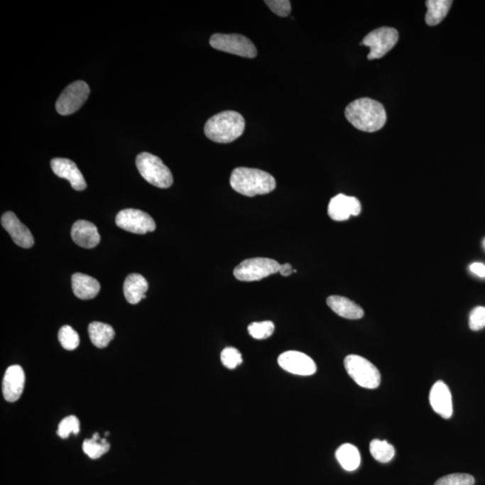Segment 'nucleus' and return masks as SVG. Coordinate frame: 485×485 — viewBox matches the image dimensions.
Wrapping results in <instances>:
<instances>
[{
	"instance_id": "f257e3e1",
	"label": "nucleus",
	"mask_w": 485,
	"mask_h": 485,
	"mask_svg": "<svg viewBox=\"0 0 485 485\" xmlns=\"http://www.w3.org/2000/svg\"><path fill=\"white\" fill-rule=\"evenodd\" d=\"M345 116L352 126L365 132L378 131L386 123V113L383 104L368 97L359 98L348 104Z\"/></svg>"
},
{
	"instance_id": "f03ea898",
	"label": "nucleus",
	"mask_w": 485,
	"mask_h": 485,
	"mask_svg": "<svg viewBox=\"0 0 485 485\" xmlns=\"http://www.w3.org/2000/svg\"><path fill=\"white\" fill-rule=\"evenodd\" d=\"M230 185L247 197L267 195L276 188V181L269 173L260 169L237 168L230 176Z\"/></svg>"
},
{
	"instance_id": "7ed1b4c3",
	"label": "nucleus",
	"mask_w": 485,
	"mask_h": 485,
	"mask_svg": "<svg viewBox=\"0 0 485 485\" xmlns=\"http://www.w3.org/2000/svg\"><path fill=\"white\" fill-rule=\"evenodd\" d=\"M245 119L235 111H225L209 118L205 126L207 138L217 143H230L243 135Z\"/></svg>"
},
{
	"instance_id": "20e7f679",
	"label": "nucleus",
	"mask_w": 485,
	"mask_h": 485,
	"mask_svg": "<svg viewBox=\"0 0 485 485\" xmlns=\"http://www.w3.org/2000/svg\"><path fill=\"white\" fill-rule=\"evenodd\" d=\"M136 165L142 178L158 188H169L174 182L170 169L157 156L143 152L136 158Z\"/></svg>"
},
{
	"instance_id": "39448f33",
	"label": "nucleus",
	"mask_w": 485,
	"mask_h": 485,
	"mask_svg": "<svg viewBox=\"0 0 485 485\" xmlns=\"http://www.w3.org/2000/svg\"><path fill=\"white\" fill-rule=\"evenodd\" d=\"M349 376L361 388L375 389L381 383V375L374 364L359 355H349L344 359Z\"/></svg>"
},
{
	"instance_id": "423d86ee",
	"label": "nucleus",
	"mask_w": 485,
	"mask_h": 485,
	"mask_svg": "<svg viewBox=\"0 0 485 485\" xmlns=\"http://www.w3.org/2000/svg\"><path fill=\"white\" fill-rule=\"evenodd\" d=\"M280 264L270 258H251L243 261L234 270V276L241 281H256L279 273Z\"/></svg>"
},
{
	"instance_id": "0eeeda50",
	"label": "nucleus",
	"mask_w": 485,
	"mask_h": 485,
	"mask_svg": "<svg viewBox=\"0 0 485 485\" xmlns=\"http://www.w3.org/2000/svg\"><path fill=\"white\" fill-rule=\"evenodd\" d=\"M213 49L253 59L257 56V50L252 40L241 35H223L215 33L209 39Z\"/></svg>"
},
{
	"instance_id": "6e6552de",
	"label": "nucleus",
	"mask_w": 485,
	"mask_h": 485,
	"mask_svg": "<svg viewBox=\"0 0 485 485\" xmlns=\"http://www.w3.org/2000/svg\"><path fill=\"white\" fill-rule=\"evenodd\" d=\"M398 38V30L384 26L369 33L364 37L361 45L367 46L371 49L368 54L369 60L381 59L395 47Z\"/></svg>"
},
{
	"instance_id": "1a4fd4ad",
	"label": "nucleus",
	"mask_w": 485,
	"mask_h": 485,
	"mask_svg": "<svg viewBox=\"0 0 485 485\" xmlns=\"http://www.w3.org/2000/svg\"><path fill=\"white\" fill-rule=\"evenodd\" d=\"M90 88L84 81H76L65 88L56 102V110L62 115L76 113L89 97Z\"/></svg>"
},
{
	"instance_id": "9d476101",
	"label": "nucleus",
	"mask_w": 485,
	"mask_h": 485,
	"mask_svg": "<svg viewBox=\"0 0 485 485\" xmlns=\"http://www.w3.org/2000/svg\"><path fill=\"white\" fill-rule=\"evenodd\" d=\"M116 225L128 232L144 235L156 230V223L151 216L142 210L126 209L121 210L116 216Z\"/></svg>"
},
{
	"instance_id": "9b49d317",
	"label": "nucleus",
	"mask_w": 485,
	"mask_h": 485,
	"mask_svg": "<svg viewBox=\"0 0 485 485\" xmlns=\"http://www.w3.org/2000/svg\"><path fill=\"white\" fill-rule=\"evenodd\" d=\"M278 363L284 371L298 376H311L317 372V365L310 356L300 352L289 351L280 354Z\"/></svg>"
},
{
	"instance_id": "f8f14e48",
	"label": "nucleus",
	"mask_w": 485,
	"mask_h": 485,
	"mask_svg": "<svg viewBox=\"0 0 485 485\" xmlns=\"http://www.w3.org/2000/svg\"><path fill=\"white\" fill-rule=\"evenodd\" d=\"M361 212V202L356 197L338 195L332 198L328 205V215L335 222H344Z\"/></svg>"
},
{
	"instance_id": "ddd939ff",
	"label": "nucleus",
	"mask_w": 485,
	"mask_h": 485,
	"mask_svg": "<svg viewBox=\"0 0 485 485\" xmlns=\"http://www.w3.org/2000/svg\"><path fill=\"white\" fill-rule=\"evenodd\" d=\"M1 225L18 246L23 249H30L35 244L31 231L20 222L15 213L11 212L4 213L1 217Z\"/></svg>"
},
{
	"instance_id": "4468645a",
	"label": "nucleus",
	"mask_w": 485,
	"mask_h": 485,
	"mask_svg": "<svg viewBox=\"0 0 485 485\" xmlns=\"http://www.w3.org/2000/svg\"><path fill=\"white\" fill-rule=\"evenodd\" d=\"M54 174L60 178L67 180L76 191H83L87 188V182L79 168L70 159L54 158L50 162Z\"/></svg>"
},
{
	"instance_id": "2eb2a0df",
	"label": "nucleus",
	"mask_w": 485,
	"mask_h": 485,
	"mask_svg": "<svg viewBox=\"0 0 485 485\" xmlns=\"http://www.w3.org/2000/svg\"><path fill=\"white\" fill-rule=\"evenodd\" d=\"M430 403L433 411L444 419L453 415L452 395L449 386L443 381H437L430 392Z\"/></svg>"
},
{
	"instance_id": "dca6fc26",
	"label": "nucleus",
	"mask_w": 485,
	"mask_h": 485,
	"mask_svg": "<svg viewBox=\"0 0 485 485\" xmlns=\"http://www.w3.org/2000/svg\"><path fill=\"white\" fill-rule=\"evenodd\" d=\"M25 383L23 369L19 365L10 366L3 378V395L6 401H18L23 393Z\"/></svg>"
},
{
	"instance_id": "f3484780",
	"label": "nucleus",
	"mask_w": 485,
	"mask_h": 485,
	"mask_svg": "<svg viewBox=\"0 0 485 485\" xmlns=\"http://www.w3.org/2000/svg\"><path fill=\"white\" fill-rule=\"evenodd\" d=\"M71 237L77 246L91 249L100 243L97 227L87 220H77L71 229Z\"/></svg>"
},
{
	"instance_id": "a211bd4d",
	"label": "nucleus",
	"mask_w": 485,
	"mask_h": 485,
	"mask_svg": "<svg viewBox=\"0 0 485 485\" xmlns=\"http://www.w3.org/2000/svg\"><path fill=\"white\" fill-rule=\"evenodd\" d=\"M75 296L87 300L96 298L100 291V283L94 278L83 273H75L71 278Z\"/></svg>"
},
{
	"instance_id": "6ab92c4d",
	"label": "nucleus",
	"mask_w": 485,
	"mask_h": 485,
	"mask_svg": "<svg viewBox=\"0 0 485 485\" xmlns=\"http://www.w3.org/2000/svg\"><path fill=\"white\" fill-rule=\"evenodd\" d=\"M328 307L331 308L335 314L346 320H361L364 315L362 308L356 304L355 302L349 300L347 298L342 296H331L327 298Z\"/></svg>"
},
{
	"instance_id": "aec40b11",
	"label": "nucleus",
	"mask_w": 485,
	"mask_h": 485,
	"mask_svg": "<svg viewBox=\"0 0 485 485\" xmlns=\"http://www.w3.org/2000/svg\"><path fill=\"white\" fill-rule=\"evenodd\" d=\"M148 290V281L141 274H130L124 281V297L129 303L138 304V302L146 298V293Z\"/></svg>"
},
{
	"instance_id": "412c9836",
	"label": "nucleus",
	"mask_w": 485,
	"mask_h": 485,
	"mask_svg": "<svg viewBox=\"0 0 485 485\" xmlns=\"http://www.w3.org/2000/svg\"><path fill=\"white\" fill-rule=\"evenodd\" d=\"M453 1L451 0H428L426 1L425 22L430 26H435L442 22L449 13Z\"/></svg>"
},
{
	"instance_id": "4be33fe9",
	"label": "nucleus",
	"mask_w": 485,
	"mask_h": 485,
	"mask_svg": "<svg viewBox=\"0 0 485 485\" xmlns=\"http://www.w3.org/2000/svg\"><path fill=\"white\" fill-rule=\"evenodd\" d=\"M88 332H89L91 342L100 349L107 347L115 335L114 328L111 325L101 323V322L91 323L88 327Z\"/></svg>"
},
{
	"instance_id": "5701e85b",
	"label": "nucleus",
	"mask_w": 485,
	"mask_h": 485,
	"mask_svg": "<svg viewBox=\"0 0 485 485\" xmlns=\"http://www.w3.org/2000/svg\"><path fill=\"white\" fill-rule=\"evenodd\" d=\"M335 456L342 467L349 472L355 471L361 464V454L357 447L352 444H342L337 450Z\"/></svg>"
},
{
	"instance_id": "b1692460",
	"label": "nucleus",
	"mask_w": 485,
	"mask_h": 485,
	"mask_svg": "<svg viewBox=\"0 0 485 485\" xmlns=\"http://www.w3.org/2000/svg\"><path fill=\"white\" fill-rule=\"evenodd\" d=\"M371 456L381 463H388L396 454L395 447L386 440H374L369 445Z\"/></svg>"
},
{
	"instance_id": "393cba45",
	"label": "nucleus",
	"mask_w": 485,
	"mask_h": 485,
	"mask_svg": "<svg viewBox=\"0 0 485 485\" xmlns=\"http://www.w3.org/2000/svg\"><path fill=\"white\" fill-rule=\"evenodd\" d=\"M82 447L85 454H87L90 459H97L110 449V444L107 442L105 437L101 440V442L92 437V439L85 440Z\"/></svg>"
},
{
	"instance_id": "a878e982",
	"label": "nucleus",
	"mask_w": 485,
	"mask_h": 485,
	"mask_svg": "<svg viewBox=\"0 0 485 485\" xmlns=\"http://www.w3.org/2000/svg\"><path fill=\"white\" fill-rule=\"evenodd\" d=\"M59 341L65 350H76L80 345V335L70 325H64L59 331Z\"/></svg>"
},
{
	"instance_id": "bb28decb",
	"label": "nucleus",
	"mask_w": 485,
	"mask_h": 485,
	"mask_svg": "<svg viewBox=\"0 0 485 485\" xmlns=\"http://www.w3.org/2000/svg\"><path fill=\"white\" fill-rule=\"evenodd\" d=\"M274 329V324L271 321H263V322H254L249 327V332L254 339L257 340H263V339H267L273 335Z\"/></svg>"
},
{
	"instance_id": "cd10ccee",
	"label": "nucleus",
	"mask_w": 485,
	"mask_h": 485,
	"mask_svg": "<svg viewBox=\"0 0 485 485\" xmlns=\"http://www.w3.org/2000/svg\"><path fill=\"white\" fill-rule=\"evenodd\" d=\"M80 420L76 416H67L60 423L57 434L62 439H66L71 433L77 435L80 432Z\"/></svg>"
},
{
	"instance_id": "c85d7f7f",
	"label": "nucleus",
	"mask_w": 485,
	"mask_h": 485,
	"mask_svg": "<svg viewBox=\"0 0 485 485\" xmlns=\"http://www.w3.org/2000/svg\"><path fill=\"white\" fill-rule=\"evenodd\" d=\"M474 478L468 474H451L440 478L434 485H474Z\"/></svg>"
},
{
	"instance_id": "c756f323",
	"label": "nucleus",
	"mask_w": 485,
	"mask_h": 485,
	"mask_svg": "<svg viewBox=\"0 0 485 485\" xmlns=\"http://www.w3.org/2000/svg\"><path fill=\"white\" fill-rule=\"evenodd\" d=\"M222 361L226 368L234 369L243 362L242 355L236 348L227 347L222 352Z\"/></svg>"
},
{
	"instance_id": "7c9ffc66",
	"label": "nucleus",
	"mask_w": 485,
	"mask_h": 485,
	"mask_svg": "<svg viewBox=\"0 0 485 485\" xmlns=\"http://www.w3.org/2000/svg\"><path fill=\"white\" fill-rule=\"evenodd\" d=\"M266 4L269 6L271 11L276 13L280 18H287L291 12V4L289 0H267Z\"/></svg>"
},
{
	"instance_id": "2f4dec72",
	"label": "nucleus",
	"mask_w": 485,
	"mask_h": 485,
	"mask_svg": "<svg viewBox=\"0 0 485 485\" xmlns=\"http://www.w3.org/2000/svg\"><path fill=\"white\" fill-rule=\"evenodd\" d=\"M469 327L471 330L479 331L485 327V307H476L471 311L469 317Z\"/></svg>"
},
{
	"instance_id": "473e14b6",
	"label": "nucleus",
	"mask_w": 485,
	"mask_h": 485,
	"mask_svg": "<svg viewBox=\"0 0 485 485\" xmlns=\"http://www.w3.org/2000/svg\"><path fill=\"white\" fill-rule=\"evenodd\" d=\"M469 269L476 276L485 278V266L481 263H474L469 266Z\"/></svg>"
},
{
	"instance_id": "72a5a7b5",
	"label": "nucleus",
	"mask_w": 485,
	"mask_h": 485,
	"mask_svg": "<svg viewBox=\"0 0 485 485\" xmlns=\"http://www.w3.org/2000/svg\"><path fill=\"white\" fill-rule=\"evenodd\" d=\"M279 273L280 276L284 277H289L294 273V269L290 263L280 264Z\"/></svg>"
},
{
	"instance_id": "f704fd0d",
	"label": "nucleus",
	"mask_w": 485,
	"mask_h": 485,
	"mask_svg": "<svg viewBox=\"0 0 485 485\" xmlns=\"http://www.w3.org/2000/svg\"><path fill=\"white\" fill-rule=\"evenodd\" d=\"M484 246H485V240H484Z\"/></svg>"
}]
</instances>
